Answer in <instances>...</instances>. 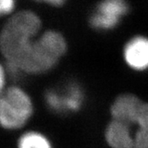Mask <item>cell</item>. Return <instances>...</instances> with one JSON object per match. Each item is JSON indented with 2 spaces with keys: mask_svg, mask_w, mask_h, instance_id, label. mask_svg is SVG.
Returning <instances> with one entry per match:
<instances>
[{
  "mask_svg": "<svg viewBox=\"0 0 148 148\" xmlns=\"http://www.w3.org/2000/svg\"><path fill=\"white\" fill-rule=\"evenodd\" d=\"M103 136L110 148H135L134 132L127 123L111 120L105 127Z\"/></svg>",
  "mask_w": 148,
  "mask_h": 148,
  "instance_id": "obj_8",
  "label": "cell"
},
{
  "mask_svg": "<svg viewBox=\"0 0 148 148\" xmlns=\"http://www.w3.org/2000/svg\"><path fill=\"white\" fill-rule=\"evenodd\" d=\"M40 17L29 10H23L10 17L0 31V54L8 70L14 69L42 32Z\"/></svg>",
  "mask_w": 148,
  "mask_h": 148,
  "instance_id": "obj_2",
  "label": "cell"
},
{
  "mask_svg": "<svg viewBox=\"0 0 148 148\" xmlns=\"http://www.w3.org/2000/svg\"><path fill=\"white\" fill-rule=\"evenodd\" d=\"M15 148H55V145L45 132L35 129H26L20 132L15 141Z\"/></svg>",
  "mask_w": 148,
  "mask_h": 148,
  "instance_id": "obj_9",
  "label": "cell"
},
{
  "mask_svg": "<svg viewBox=\"0 0 148 148\" xmlns=\"http://www.w3.org/2000/svg\"><path fill=\"white\" fill-rule=\"evenodd\" d=\"M34 1L37 2H40V3H45L51 6H62L63 4L66 2V0H34Z\"/></svg>",
  "mask_w": 148,
  "mask_h": 148,
  "instance_id": "obj_13",
  "label": "cell"
},
{
  "mask_svg": "<svg viewBox=\"0 0 148 148\" xmlns=\"http://www.w3.org/2000/svg\"><path fill=\"white\" fill-rule=\"evenodd\" d=\"M134 125L135 148H148V102L144 101Z\"/></svg>",
  "mask_w": 148,
  "mask_h": 148,
  "instance_id": "obj_10",
  "label": "cell"
},
{
  "mask_svg": "<svg viewBox=\"0 0 148 148\" xmlns=\"http://www.w3.org/2000/svg\"><path fill=\"white\" fill-rule=\"evenodd\" d=\"M130 9L127 0H101L89 16V25L102 32L113 30L129 14Z\"/></svg>",
  "mask_w": 148,
  "mask_h": 148,
  "instance_id": "obj_5",
  "label": "cell"
},
{
  "mask_svg": "<svg viewBox=\"0 0 148 148\" xmlns=\"http://www.w3.org/2000/svg\"><path fill=\"white\" fill-rule=\"evenodd\" d=\"M15 8V0H0V17L11 14Z\"/></svg>",
  "mask_w": 148,
  "mask_h": 148,
  "instance_id": "obj_12",
  "label": "cell"
},
{
  "mask_svg": "<svg viewBox=\"0 0 148 148\" xmlns=\"http://www.w3.org/2000/svg\"><path fill=\"white\" fill-rule=\"evenodd\" d=\"M125 65L134 72L148 71V37L135 35L126 41L122 48Z\"/></svg>",
  "mask_w": 148,
  "mask_h": 148,
  "instance_id": "obj_6",
  "label": "cell"
},
{
  "mask_svg": "<svg viewBox=\"0 0 148 148\" xmlns=\"http://www.w3.org/2000/svg\"><path fill=\"white\" fill-rule=\"evenodd\" d=\"M10 79H12V78L10 75L6 63L4 61H0V95L10 85Z\"/></svg>",
  "mask_w": 148,
  "mask_h": 148,
  "instance_id": "obj_11",
  "label": "cell"
},
{
  "mask_svg": "<svg viewBox=\"0 0 148 148\" xmlns=\"http://www.w3.org/2000/svg\"><path fill=\"white\" fill-rule=\"evenodd\" d=\"M143 103L144 100L132 93L118 95L110 106L112 120L134 125Z\"/></svg>",
  "mask_w": 148,
  "mask_h": 148,
  "instance_id": "obj_7",
  "label": "cell"
},
{
  "mask_svg": "<svg viewBox=\"0 0 148 148\" xmlns=\"http://www.w3.org/2000/svg\"><path fill=\"white\" fill-rule=\"evenodd\" d=\"M46 108L53 114L64 116L81 111L86 103V93L81 84L71 80L46 89L43 95Z\"/></svg>",
  "mask_w": 148,
  "mask_h": 148,
  "instance_id": "obj_4",
  "label": "cell"
},
{
  "mask_svg": "<svg viewBox=\"0 0 148 148\" xmlns=\"http://www.w3.org/2000/svg\"><path fill=\"white\" fill-rule=\"evenodd\" d=\"M36 112L33 97L17 83H12L0 95V129L22 132L32 121Z\"/></svg>",
  "mask_w": 148,
  "mask_h": 148,
  "instance_id": "obj_3",
  "label": "cell"
},
{
  "mask_svg": "<svg viewBox=\"0 0 148 148\" xmlns=\"http://www.w3.org/2000/svg\"><path fill=\"white\" fill-rule=\"evenodd\" d=\"M68 50L65 37L56 29L41 32L30 45L24 56L12 70V79L25 76H41L54 70Z\"/></svg>",
  "mask_w": 148,
  "mask_h": 148,
  "instance_id": "obj_1",
  "label": "cell"
}]
</instances>
